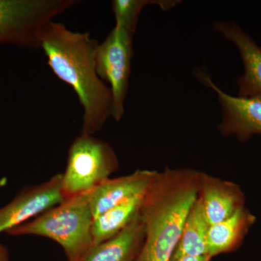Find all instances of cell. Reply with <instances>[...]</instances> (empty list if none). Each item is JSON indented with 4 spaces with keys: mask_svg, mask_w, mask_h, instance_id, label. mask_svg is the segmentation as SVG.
I'll list each match as a JSON object with an SVG mask.
<instances>
[{
    "mask_svg": "<svg viewBox=\"0 0 261 261\" xmlns=\"http://www.w3.org/2000/svg\"><path fill=\"white\" fill-rule=\"evenodd\" d=\"M255 221V216L245 207L228 219L210 225L207 237V255L213 257L238 248Z\"/></svg>",
    "mask_w": 261,
    "mask_h": 261,
    "instance_id": "13",
    "label": "cell"
},
{
    "mask_svg": "<svg viewBox=\"0 0 261 261\" xmlns=\"http://www.w3.org/2000/svg\"><path fill=\"white\" fill-rule=\"evenodd\" d=\"M64 200L62 173L37 186L29 187L0 208V233H8Z\"/></svg>",
    "mask_w": 261,
    "mask_h": 261,
    "instance_id": "8",
    "label": "cell"
},
{
    "mask_svg": "<svg viewBox=\"0 0 261 261\" xmlns=\"http://www.w3.org/2000/svg\"><path fill=\"white\" fill-rule=\"evenodd\" d=\"M198 197L210 225L224 221L245 207V195L238 185L203 172L200 173Z\"/></svg>",
    "mask_w": 261,
    "mask_h": 261,
    "instance_id": "10",
    "label": "cell"
},
{
    "mask_svg": "<svg viewBox=\"0 0 261 261\" xmlns=\"http://www.w3.org/2000/svg\"><path fill=\"white\" fill-rule=\"evenodd\" d=\"M144 241L140 213L113 238L94 245L79 261H135Z\"/></svg>",
    "mask_w": 261,
    "mask_h": 261,
    "instance_id": "12",
    "label": "cell"
},
{
    "mask_svg": "<svg viewBox=\"0 0 261 261\" xmlns=\"http://www.w3.org/2000/svg\"><path fill=\"white\" fill-rule=\"evenodd\" d=\"M195 74L201 83L217 94L221 107L218 129L221 135L234 136L242 142L255 135L261 136V95L233 97L220 89L205 70L197 69Z\"/></svg>",
    "mask_w": 261,
    "mask_h": 261,
    "instance_id": "7",
    "label": "cell"
},
{
    "mask_svg": "<svg viewBox=\"0 0 261 261\" xmlns=\"http://www.w3.org/2000/svg\"><path fill=\"white\" fill-rule=\"evenodd\" d=\"M209 227L210 224L198 197L189 212L179 241L171 258L207 255V237Z\"/></svg>",
    "mask_w": 261,
    "mask_h": 261,
    "instance_id": "14",
    "label": "cell"
},
{
    "mask_svg": "<svg viewBox=\"0 0 261 261\" xmlns=\"http://www.w3.org/2000/svg\"><path fill=\"white\" fill-rule=\"evenodd\" d=\"M135 34L134 31L116 24L96 50L97 73L103 82L109 84L113 96L112 117L117 121H121L124 114Z\"/></svg>",
    "mask_w": 261,
    "mask_h": 261,
    "instance_id": "6",
    "label": "cell"
},
{
    "mask_svg": "<svg viewBox=\"0 0 261 261\" xmlns=\"http://www.w3.org/2000/svg\"><path fill=\"white\" fill-rule=\"evenodd\" d=\"M212 257L208 255H203V256L193 257V256H183L176 257V258H171L170 261H211Z\"/></svg>",
    "mask_w": 261,
    "mask_h": 261,
    "instance_id": "17",
    "label": "cell"
},
{
    "mask_svg": "<svg viewBox=\"0 0 261 261\" xmlns=\"http://www.w3.org/2000/svg\"><path fill=\"white\" fill-rule=\"evenodd\" d=\"M179 3V1L171 0H115L112 7L116 24L136 32L139 17L145 7L156 5L163 10H168Z\"/></svg>",
    "mask_w": 261,
    "mask_h": 261,
    "instance_id": "16",
    "label": "cell"
},
{
    "mask_svg": "<svg viewBox=\"0 0 261 261\" xmlns=\"http://www.w3.org/2000/svg\"><path fill=\"white\" fill-rule=\"evenodd\" d=\"M118 168V157L109 144L93 135L81 133L70 146L66 168L62 173L63 198L88 193Z\"/></svg>",
    "mask_w": 261,
    "mask_h": 261,
    "instance_id": "4",
    "label": "cell"
},
{
    "mask_svg": "<svg viewBox=\"0 0 261 261\" xmlns=\"http://www.w3.org/2000/svg\"><path fill=\"white\" fill-rule=\"evenodd\" d=\"M214 29L234 44L243 60L244 73L238 80V96L261 95V47L236 24L217 21Z\"/></svg>",
    "mask_w": 261,
    "mask_h": 261,
    "instance_id": "11",
    "label": "cell"
},
{
    "mask_svg": "<svg viewBox=\"0 0 261 261\" xmlns=\"http://www.w3.org/2000/svg\"><path fill=\"white\" fill-rule=\"evenodd\" d=\"M158 171L137 170L126 176L108 178L89 192L94 219L132 197L145 195Z\"/></svg>",
    "mask_w": 261,
    "mask_h": 261,
    "instance_id": "9",
    "label": "cell"
},
{
    "mask_svg": "<svg viewBox=\"0 0 261 261\" xmlns=\"http://www.w3.org/2000/svg\"><path fill=\"white\" fill-rule=\"evenodd\" d=\"M200 171L166 168L143 196L144 241L135 261H170L200 192Z\"/></svg>",
    "mask_w": 261,
    "mask_h": 261,
    "instance_id": "2",
    "label": "cell"
},
{
    "mask_svg": "<svg viewBox=\"0 0 261 261\" xmlns=\"http://www.w3.org/2000/svg\"><path fill=\"white\" fill-rule=\"evenodd\" d=\"M75 3V0H0V44L38 49L46 25Z\"/></svg>",
    "mask_w": 261,
    "mask_h": 261,
    "instance_id": "5",
    "label": "cell"
},
{
    "mask_svg": "<svg viewBox=\"0 0 261 261\" xmlns=\"http://www.w3.org/2000/svg\"><path fill=\"white\" fill-rule=\"evenodd\" d=\"M143 196H137L118 204L93 220L92 235L94 245L116 236L140 214Z\"/></svg>",
    "mask_w": 261,
    "mask_h": 261,
    "instance_id": "15",
    "label": "cell"
},
{
    "mask_svg": "<svg viewBox=\"0 0 261 261\" xmlns=\"http://www.w3.org/2000/svg\"><path fill=\"white\" fill-rule=\"evenodd\" d=\"M98 43L88 32H75L51 21L44 29L40 47L54 74L73 88L83 108L81 133L94 135L112 116L113 96L96 66Z\"/></svg>",
    "mask_w": 261,
    "mask_h": 261,
    "instance_id": "1",
    "label": "cell"
},
{
    "mask_svg": "<svg viewBox=\"0 0 261 261\" xmlns=\"http://www.w3.org/2000/svg\"><path fill=\"white\" fill-rule=\"evenodd\" d=\"M0 261H10L8 250L3 245H0Z\"/></svg>",
    "mask_w": 261,
    "mask_h": 261,
    "instance_id": "18",
    "label": "cell"
},
{
    "mask_svg": "<svg viewBox=\"0 0 261 261\" xmlns=\"http://www.w3.org/2000/svg\"><path fill=\"white\" fill-rule=\"evenodd\" d=\"M93 220L88 192L63 201L8 233L50 239L61 245L68 261H79L94 245Z\"/></svg>",
    "mask_w": 261,
    "mask_h": 261,
    "instance_id": "3",
    "label": "cell"
}]
</instances>
